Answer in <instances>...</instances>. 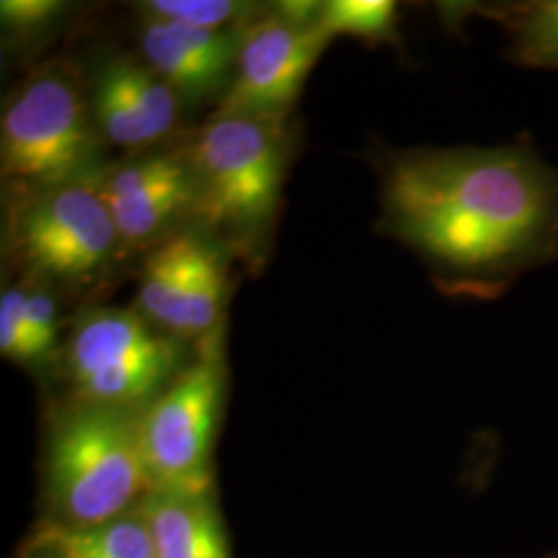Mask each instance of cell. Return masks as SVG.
Segmentation results:
<instances>
[{
    "mask_svg": "<svg viewBox=\"0 0 558 558\" xmlns=\"http://www.w3.org/2000/svg\"><path fill=\"white\" fill-rule=\"evenodd\" d=\"M380 228L445 290L499 299L558 260V170L532 141L393 151L380 166Z\"/></svg>",
    "mask_w": 558,
    "mask_h": 558,
    "instance_id": "cell-1",
    "label": "cell"
},
{
    "mask_svg": "<svg viewBox=\"0 0 558 558\" xmlns=\"http://www.w3.org/2000/svg\"><path fill=\"white\" fill-rule=\"evenodd\" d=\"M48 486L52 505L69 527L126 515L151 488L141 418L126 408L94 403L69 412L50 439Z\"/></svg>",
    "mask_w": 558,
    "mask_h": 558,
    "instance_id": "cell-2",
    "label": "cell"
},
{
    "mask_svg": "<svg viewBox=\"0 0 558 558\" xmlns=\"http://www.w3.org/2000/svg\"><path fill=\"white\" fill-rule=\"evenodd\" d=\"M96 143L75 75L50 69L27 81L4 108L0 170L4 179L46 191L83 179Z\"/></svg>",
    "mask_w": 558,
    "mask_h": 558,
    "instance_id": "cell-3",
    "label": "cell"
},
{
    "mask_svg": "<svg viewBox=\"0 0 558 558\" xmlns=\"http://www.w3.org/2000/svg\"><path fill=\"white\" fill-rule=\"evenodd\" d=\"M276 122L216 117L193 141L189 166L205 220L218 226H257L278 207L283 145Z\"/></svg>",
    "mask_w": 558,
    "mask_h": 558,
    "instance_id": "cell-4",
    "label": "cell"
},
{
    "mask_svg": "<svg viewBox=\"0 0 558 558\" xmlns=\"http://www.w3.org/2000/svg\"><path fill=\"white\" fill-rule=\"evenodd\" d=\"M221 391L220 354L209 348L140 416L149 490L211 495Z\"/></svg>",
    "mask_w": 558,
    "mask_h": 558,
    "instance_id": "cell-5",
    "label": "cell"
},
{
    "mask_svg": "<svg viewBox=\"0 0 558 558\" xmlns=\"http://www.w3.org/2000/svg\"><path fill=\"white\" fill-rule=\"evenodd\" d=\"M182 360L177 339L156 333L133 311L104 308L83 317L69 343V371L81 399L131 408L151 398Z\"/></svg>",
    "mask_w": 558,
    "mask_h": 558,
    "instance_id": "cell-6",
    "label": "cell"
},
{
    "mask_svg": "<svg viewBox=\"0 0 558 558\" xmlns=\"http://www.w3.org/2000/svg\"><path fill=\"white\" fill-rule=\"evenodd\" d=\"M119 242L100 180L89 177L40 191L17 223L21 257L44 276L64 281L92 278Z\"/></svg>",
    "mask_w": 558,
    "mask_h": 558,
    "instance_id": "cell-7",
    "label": "cell"
},
{
    "mask_svg": "<svg viewBox=\"0 0 558 558\" xmlns=\"http://www.w3.org/2000/svg\"><path fill=\"white\" fill-rule=\"evenodd\" d=\"M331 38L319 23L260 21L240 40L236 73L216 117L276 120L296 101Z\"/></svg>",
    "mask_w": 558,
    "mask_h": 558,
    "instance_id": "cell-8",
    "label": "cell"
},
{
    "mask_svg": "<svg viewBox=\"0 0 558 558\" xmlns=\"http://www.w3.org/2000/svg\"><path fill=\"white\" fill-rule=\"evenodd\" d=\"M100 189L120 240L131 244L156 236L177 214L197 201L189 161L170 154L122 163L100 180Z\"/></svg>",
    "mask_w": 558,
    "mask_h": 558,
    "instance_id": "cell-9",
    "label": "cell"
},
{
    "mask_svg": "<svg viewBox=\"0 0 558 558\" xmlns=\"http://www.w3.org/2000/svg\"><path fill=\"white\" fill-rule=\"evenodd\" d=\"M240 41L230 32L201 29L172 21L147 20L141 50L147 66L179 96L199 100L228 80Z\"/></svg>",
    "mask_w": 558,
    "mask_h": 558,
    "instance_id": "cell-10",
    "label": "cell"
},
{
    "mask_svg": "<svg viewBox=\"0 0 558 558\" xmlns=\"http://www.w3.org/2000/svg\"><path fill=\"white\" fill-rule=\"evenodd\" d=\"M156 558H230L211 495L149 490L140 507Z\"/></svg>",
    "mask_w": 558,
    "mask_h": 558,
    "instance_id": "cell-11",
    "label": "cell"
},
{
    "mask_svg": "<svg viewBox=\"0 0 558 558\" xmlns=\"http://www.w3.org/2000/svg\"><path fill=\"white\" fill-rule=\"evenodd\" d=\"M478 13L505 32L507 59L527 69L558 71V0L500 2Z\"/></svg>",
    "mask_w": 558,
    "mask_h": 558,
    "instance_id": "cell-12",
    "label": "cell"
},
{
    "mask_svg": "<svg viewBox=\"0 0 558 558\" xmlns=\"http://www.w3.org/2000/svg\"><path fill=\"white\" fill-rule=\"evenodd\" d=\"M201 248L199 240L180 234L160 244L143 265L141 308L149 319L174 333L179 327L180 304Z\"/></svg>",
    "mask_w": 558,
    "mask_h": 558,
    "instance_id": "cell-13",
    "label": "cell"
},
{
    "mask_svg": "<svg viewBox=\"0 0 558 558\" xmlns=\"http://www.w3.org/2000/svg\"><path fill=\"white\" fill-rule=\"evenodd\" d=\"M40 544L59 558H156L140 511L89 527L54 525L41 532Z\"/></svg>",
    "mask_w": 558,
    "mask_h": 558,
    "instance_id": "cell-14",
    "label": "cell"
},
{
    "mask_svg": "<svg viewBox=\"0 0 558 558\" xmlns=\"http://www.w3.org/2000/svg\"><path fill=\"white\" fill-rule=\"evenodd\" d=\"M106 69L112 73L114 80L119 81L120 87L135 104L141 117L158 140L166 137L177 126L180 96L147 64L141 66L131 60H119Z\"/></svg>",
    "mask_w": 558,
    "mask_h": 558,
    "instance_id": "cell-15",
    "label": "cell"
},
{
    "mask_svg": "<svg viewBox=\"0 0 558 558\" xmlns=\"http://www.w3.org/2000/svg\"><path fill=\"white\" fill-rule=\"evenodd\" d=\"M317 23L329 38L391 41L396 38L398 4L391 0H333L323 4Z\"/></svg>",
    "mask_w": 558,
    "mask_h": 558,
    "instance_id": "cell-16",
    "label": "cell"
},
{
    "mask_svg": "<svg viewBox=\"0 0 558 558\" xmlns=\"http://www.w3.org/2000/svg\"><path fill=\"white\" fill-rule=\"evenodd\" d=\"M226 290V278L220 259L201 248L197 263L193 267V276L189 279L184 299L180 304L179 336H199L214 327L220 317L221 300Z\"/></svg>",
    "mask_w": 558,
    "mask_h": 558,
    "instance_id": "cell-17",
    "label": "cell"
},
{
    "mask_svg": "<svg viewBox=\"0 0 558 558\" xmlns=\"http://www.w3.org/2000/svg\"><path fill=\"white\" fill-rule=\"evenodd\" d=\"M147 20L172 21L201 29H220L244 13V7L230 0H149L143 4Z\"/></svg>",
    "mask_w": 558,
    "mask_h": 558,
    "instance_id": "cell-18",
    "label": "cell"
},
{
    "mask_svg": "<svg viewBox=\"0 0 558 558\" xmlns=\"http://www.w3.org/2000/svg\"><path fill=\"white\" fill-rule=\"evenodd\" d=\"M25 294L20 288H9L0 299V352L17 362H34L32 343L25 323Z\"/></svg>",
    "mask_w": 558,
    "mask_h": 558,
    "instance_id": "cell-19",
    "label": "cell"
},
{
    "mask_svg": "<svg viewBox=\"0 0 558 558\" xmlns=\"http://www.w3.org/2000/svg\"><path fill=\"white\" fill-rule=\"evenodd\" d=\"M25 323L32 343V356L40 360L50 352L57 338V306L46 292L25 294Z\"/></svg>",
    "mask_w": 558,
    "mask_h": 558,
    "instance_id": "cell-20",
    "label": "cell"
},
{
    "mask_svg": "<svg viewBox=\"0 0 558 558\" xmlns=\"http://www.w3.org/2000/svg\"><path fill=\"white\" fill-rule=\"evenodd\" d=\"M62 2L57 0H2V23L20 34H34L50 25L62 13Z\"/></svg>",
    "mask_w": 558,
    "mask_h": 558,
    "instance_id": "cell-21",
    "label": "cell"
},
{
    "mask_svg": "<svg viewBox=\"0 0 558 558\" xmlns=\"http://www.w3.org/2000/svg\"><path fill=\"white\" fill-rule=\"evenodd\" d=\"M52 558H59V557H57V555H52Z\"/></svg>",
    "mask_w": 558,
    "mask_h": 558,
    "instance_id": "cell-22",
    "label": "cell"
}]
</instances>
